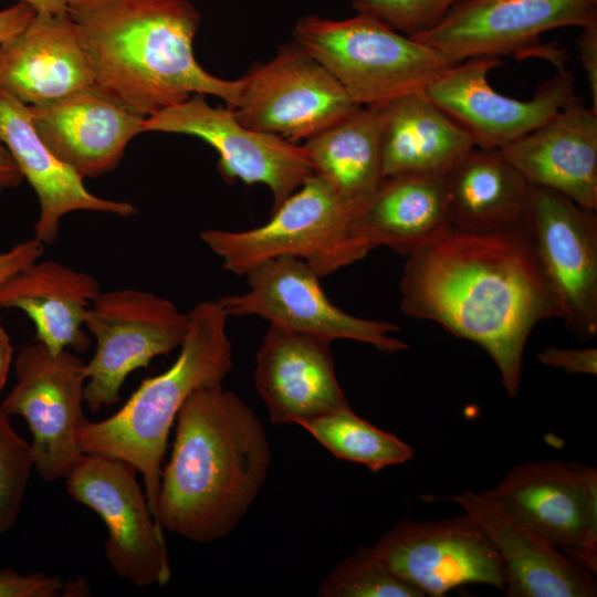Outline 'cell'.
<instances>
[{
	"label": "cell",
	"instance_id": "f1b7e54d",
	"mask_svg": "<svg viewBox=\"0 0 597 597\" xmlns=\"http://www.w3.org/2000/svg\"><path fill=\"white\" fill-rule=\"evenodd\" d=\"M300 427L334 457L364 464L371 472L406 463L415 455L408 443L359 417L350 406L307 420Z\"/></svg>",
	"mask_w": 597,
	"mask_h": 597
},
{
	"label": "cell",
	"instance_id": "d6986e66",
	"mask_svg": "<svg viewBox=\"0 0 597 597\" xmlns=\"http://www.w3.org/2000/svg\"><path fill=\"white\" fill-rule=\"evenodd\" d=\"M32 124L52 155L82 179L113 170L128 143L143 133L144 116L94 84L29 105Z\"/></svg>",
	"mask_w": 597,
	"mask_h": 597
},
{
	"label": "cell",
	"instance_id": "44dd1931",
	"mask_svg": "<svg viewBox=\"0 0 597 597\" xmlns=\"http://www.w3.org/2000/svg\"><path fill=\"white\" fill-rule=\"evenodd\" d=\"M499 150L532 186L597 209V113L579 96Z\"/></svg>",
	"mask_w": 597,
	"mask_h": 597
},
{
	"label": "cell",
	"instance_id": "f546056e",
	"mask_svg": "<svg viewBox=\"0 0 597 597\" xmlns=\"http://www.w3.org/2000/svg\"><path fill=\"white\" fill-rule=\"evenodd\" d=\"M321 597H423L396 577L376 556L373 546H359L321 582Z\"/></svg>",
	"mask_w": 597,
	"mask_h": 597
},
{
	"label": "cell",
	"instance_id": "8992f818",
	"mask_svg": "<svg viewBox=\"0 0 597 597\" xmlns=\"http://www.w3.org/2000/svg\"><path fill=\"white\" fill-rule=\"evenodd\" d=\"M352 207L322 177L313 174L262 226L242 231L206 229L200 239L222 266L245 275L277 258H296L320 277L364 259L371 250L350 233Z\"/></svg>",
	"mask_w": 597,
	"mask_h": 597
},
{
	"label": "cell",
	"instance_id": "9a60e30c",
	"mask_svg": "<svg viewBox=\"0 0 597 597\" xmlns=\"http://www.w3.org/2000/svg\"><path fill=\"white\" fill-rule=\"evenodd\" d=\"M373 549L396 577L423 596L441 597L469 584L504 589L499 555L464 512L437 521H401Z\"/></svg>",
	"mask_w": 597,
	"mask_h": 597
},
{
	"label": "cell",
	"instance_id": "d590c367",
	"mask_svg": "<svg viewBox=\"0 0 597 597\" xmlns=\"http://www.w3.org/2000/svg\"><path fill=\"white\" fill-rule=\"evenodd\" d=\"M578 38L579 60L585 70L593 101L591 109L597 113V22L582 28Z\"/></svg>",
	"mask_w": 597,
	"mask_h": 597
},
{
	"label": "cell",
	"instance_id": "d4e9b609",
	"mask_svg": "<svg viewBox=\"0 0 597 597\" xmlns=\"http://www.w3.org/2000/svg\"><path fill=\"white\" fill-rule=\"evenodd\" d=\"M443 187L452 229L528 228L533 186L499 149L472 148L443 172Z\"/></svg>",
	"mask_w": 597,
	"mask_h": 597
},
{
	"label": "cell",
	"instance_id": "484cf974",
	"mask_svg": "<svg viewBox=\"0 0 597 597\" xmlns=\"http://www.w3.org/2000/svg\"><path fill=\"white\" fill-rule=\"evenodd\" d=\"M97 280L62 263L40 259L0 284V306L18 308L35 327V339L52 354L87 350L82 331L88 307L100 294Z\"/></svg>",
	"mask_w": 597,
	"mask_h": 597
},
{
	"label": "cell",
	"instance_id": "9c48e42d",
	"mask_svg": "<svg viewBox=\"0 0 597 597\" xmlns=\"http://www.w3.org/2000/svg\"><path fill=\"white\" fill-rule=\"evenodd\" d=\"M482 493L597 574L596 467L561 459L527 461Z\"/></svg>",
	"mask_w": 597,
	"mask_h": 597
},
{
	"label": "cell",
	"instance_id": "83f0119b",
	"mask_svg": "<svg viewBox=\"0 0 597 597\" xmlns=\"http://www.w3.org/2000/svg\"><path fill=\"white\" fill-rule=\"evenodd\" d=\"M303 147L313 174L325 179L353 211L384 179L375 105L358 107L306 139Z\"/></svg>",
	"mask_w": 597,
	"mask_h": 597
},
{
	"label": "cell",
	"instance_id": "4fadbf2b",
	"mask_svg": "<svg viewBox=\"0 0 597 597\" xmlns=\"http://www.w3.org/2000/svg\"><path fill=\"white\" fill-rule=\"evenodd\" d=\"M597 22V0H462L433 28L411 35L454 62L474 56H543L563 65L540 36L564 27ZM410 36V35H409Z\"/></svg>",
	"mask_w": 597,
	"mask_h": 597
},
{
	"label": "cell",
	"instance_id": "836d02e7",
	"mask_svg": "<svg viewBox=\"0 0 597 597\" xmlns=\"http://www.w3.org/2000/svg\"><path fill=\"white\" fill-rule=\"evenodd\" d=\"M542 365L562 369L569 374L596 375L597 349L546 347L537 355Z\"/></svg>",
	"mask_w": 597,
	"mask_h": 597
},
{
	"label": "cell",
	"instance_id": "7402d4cb",
	"mask_svg": "<svg viewBox=\"0 0 597 597\" xmlns=\"http://www.w3.org/2000/svg\"><path fill=\"white\" fill-rule=\"evenodd\" d=\"M0 142L15 160L24 180L34 190L40 212L34 223V238L53 243L62 218L73 211H95L130 217L134 205L95 196L83 179L56 159L38 135L29 105L0 88Z\"/></svg>",
	"mask_w": 597,
	"mask_h": 597
},
{
	"label": "cell",
	"instance_id": "5bb4252c",
	"mask_svg": "<svg viewBox=\"0 0 597 597\" xmlns=\"http://www.w3.org/2000/svg\"><path fill=\"white\" fill-rule=\"evenodd\" d=\"M205 96L193 94L146 117L143 132L184 134L205 140L219 155L222 178L227 182L265 185L274 211L313 175L303 145L249 128L231 108L213 107Z\"/></svg>",
	"mask_w": 597,
	"mask_h": 597
},
{
	"label": "cell",
	"instance_id": "7c38bea8",
	"mask_svg": "<svg viewBox=\"0 0 597 597\" xmlns=\"http://www.w3.org/2000/svg\"><path fill=\"white\" fill-rule=\"evenodd\" d=\"M248 290L218 298L228 316H258L294 332L327 341L352 339L394 354L408 345L389 322L350 315L326 296L320 275L304 261L282 256L245 273Z\"/></svg>",
	"mask_w": 597,
	"mask_h": 597
},
{
	"label": "cell",
	"instance_id": "3957f363",
	"mask_svg": "<svg viewBox=\"0 0 597 597\" xmlns=\"http://www.w3.org/2000/svg\"><path fill=\"white\" fill-rule=\"evenodd\" d=\"M66 13L93 84L128 109L149 117L193 94L237 106L240 80L217 77L196 60L201 15L189 0H69Z\"/></svg>",
	"mask_w": 597,
	"mask_h": 597
},
{
	"label": "cell",
	"instance_id": "ba28073f",
	"mask_svg": "<svg viewBox=\"0 0 597 597\" xmlns=\"http://www.w3.org/2000/svg\"><path fill=\"white\" fill-rule=\"evenodd\" d=\"M136 473L122 460L83 453L65 478L66 491L105 523V556L117 576L137 587L164 586L171 577L164 530Z\"/></svg>",
	"mask_w": 597,
	"mask_h": 597
},
{
	"label": "cell",
	"instance_id": "ab89813d",
	"mask_svg": "<svg viewBox=\"0 0 597 597\" xmlns=\"http://www.w3.org/2000/svg\"><path fill=\"white\" fill-rule=\"evenodd\" d=\"M30 6L38 14L65 15L69 0H18Z\"/></svg>",
	"mask_w": 597,
	"mask_h": 597
},
{
	"label": "cell",
	"instance_id": "603a6c76",
	"mask_svg": "<svg viewBox=\"0 0 597 597\" xmlns=\"http://www.w3.org/2000/svg\"><path fill=\"white\" fill-rule=\"evenodd\" d=\"M93 84L88 57L65 15L38 14L0 43V88L34 105Z\"/></svg>",
	"mask_w": 597,
	"mask_h": 597
},
{
	"label": "cell",
	"instance_id": "cb8c5ba5",
	"mask_svg": "<svg viewBox=\"0 0 597 597\" xmlns=\"http://www.w3.org/2000/svg\"><path fill=\"white\" fill-rule=\"evenodd\" d=\"M449 222L443 172L385 177L350 218V233L370 249L385 245L409 255L439 239Z\"/></svg>",
	"mask_w": 597,
	"mask_h": 597
},
{
	"label": "cell",
	"instance_id": "ffe728a7",
	"mask_svg": "<svg viewBox=\"0 0 597 597\" xmlns=\"http://www.w3.org/2000/svg\"><path fill=\"white\" fill-rule=\"evenodd\" d=\"M483 531L501 561L510 597H595V574L516 520L482 492L444 498Z\"/></svg>",
	"mask_w": 597,
	"mask_h": 597
},
{
	"label": "cell",
	"instance_id": "7a4b0ae2",
	"mask_svg": "<svg viewBox=\"0 0 597 597\" xmlns=\"http://www.w3.org/2000/svg\"><path fill=\"white\" fill-rule=\"evenodd\" d=\"M270 464L265 428L238 395L222 385L195 390L177 415L161 470L159 525L195 543L227 536L256 499Z\"/></svg>",
	"mask_w": 597,
	"mask_h": 597
},
{
	"label": "cell",
	"instance_id": "e0dca14e",
	"mask_svg": "<svg viewBox=\"0 0 597 597\" xmlns=\"http://www.w3.org/2000/svg\"><path fill=\"white\" fill-rule=\"evenodd\" d=\"M528 230L561 318L579 338L596 336V210L558 191L533 186Z\"/></svg>",
	"mask_w": 597,
	"mask_h": 597
},
{
	"label": "cell",
	"instance_id": "8d00e7d4",
	"mask_svg": "<svg viewBox=\"0 0 597 597\" xmlns=\"http://www.w3.org/2000/svg\"><path fill=\"white\" fill-rule=\"evenodd\" d=\"M34 15L35 11L22 2L0 10V43L19 33Z\"/></svg>",
	"mask_w": 597,
	"mask_h": 597
},
{
	"label": "cell",
	"instance_id": "2e32d148",
	"mask_svg": "<svg viewBox=\"0 0 597 597\" xmlns=\"http://www.w3.org/2000/svg\"><path fill=\"white\" fill-rule=\"evenodd\" d=\"M502 62L474 56L448 69L425 93L459 123L475 147L500 149L534 130L577 95L573 74L563 65L541 83L531 100H516L493 90L489 73Z\"/></svg>",
	"mask_w": 597,
	"mask_h": 597
},
{
	"label": "cell",
	"instance_id": "4dcf8cb0",
	"mask_svg": "<svg viewBox=\"0 0 597 597\" xmlns=\"http://www.w3.org/2000/svg\"><path fill=\"white\" fill-rule=\"evenodd\" d=\"M33 469L31 443L17 433L0 408V534L14 526Z\"/></svg>",
	"mask_w": 597,
	"mask_h": 597
},
{
	"label": "cell",
	"instance_id": "52a82bcc",
	"mask_svg": "<svg viewBox=\"0 0 597 597\" xmlns=\"http://www.w3.org/2000/svg\"><path fill=\"white\" fill-rule=\"evenodd\" d=\"M84 325L96 338V352L85 364L84 402L92 412L119 401L127 376L184 343L189 315L171 301L148 291L100 292Z\"/></svg>",
	"mask_w": 597,
	"mask_h": 597
},
{
	"label": "cell",
	"instance_id": "4316f807",
	"mask_svg": "<svg viewBox=\"0 0 597 597\" xmlns=\"http://www.w3.org/2000/svg\"><path fill=\"white\" fill-rule=\"evenodd\" d=\"M383 176L442 174L475 147L472 136L425 91L375 105Z\"/></svg>",
	"mask_w": 597,
	"mask_h": 597
},
{
	"label": "cell",
	"instance_id": "8fae6325",
	"mask_svg": "<svg viewBox=\"0 0 597 597\" xmlns=\"http://www.w3.org/2000/svg\"><path fill=\"white\" fill-rule=\"evenodd\" d=\"M14 369L15 385L0 408L25 419L36 473L46 482L65 479L83 454L76 430L85 418V364L67 349L52 354L35 339L20 349Z\"/></svg>",
	"mask_w": 597,
	"mask_h": 597
},
{
	"label": "cell",
	"instance_id": "30bf717a",
	"mask_svg": "<svg viewBox=\"0 0 597 597\" xmlns=\"http://www.w3.org/2000/svg\"><path fill=\"white\" fill-rule=\"evenodd\" d=\"M240 80L238 121L295 143L308 139L355 112L343 86L293 40Z\"/></svg>",
	"mask_w": 597,
	"mask_h": 597
},
{
	"label": "cell",
	"instance_id": "1f68e13d",
	"mask_svg": "<svg viewBox=\"0 0 597 597\" xmlns=\"http://www.w3.org/2000/svg\"><path fill=\"white\" fill-rule=\"evenodd\" d=\"M462 0H353L358 13L373 15L395 30L416 35L438 24Z\"/></svg>",
	"mask_w": 597,
	"mask_h": 597
},
{
	"label": "cell",
	"instance_id": "277c9868",
	"mask_svg": "<svg viewBox=\"0 0 597 597\" xmlns=\"http://www.w3.org/2000/svg\"><path fill=\"white\" fill-rule=\"evenodd\" d=\"M188 315V332L175 363L164 373L144 379L116 413L102 421L84 418L76 430L83 453L122 460L143 475L145 494L159 527L157 502L170 428L195 390L221 386L232 367L229 316L220 302L201 301Z\"/></svg>",
	"mask_w": 597,
	"mask_h": 597
},
{
	"label": "cell",
	"instance_id": "d6a6232c",
	"mask_svg": "<svg viewBox=\"0 0 597 597\" xmlns=\"http://www.w3.org/2000/svg\"><path fill=\"white\" fill-rule=\"evenodd\" d=\"M74 597L75 583L65 584L59 576L34 572L21 574L12 568L0 570V597Z\"/></svg>",
	"mask_w": 597,
	"mask_h": 597
},
{
	"label": "cell",
	"instance_id": "e575fe53",
	"mask_svg": "<svg viewBox=\"0 0 597 597\" xmlns=\"http://www.w3.org/2000/svg\"><path fill=\"white\" fill-rule=\"evenodd\" d=\"M44 252V244L36 238L20 242L8 251L0 252V284L38 261Z\"/></svg>",
	"mask_w": 597,
	"mask_h": 597
},
{
	"label": "cell",
	"instance_id": "f35d334b",
	"mask_svg": "<svg viewBox=\"0 0 597 597\" xmlns=\"http://www.w3.org/2000/svg\"><path fill=\"white\" fill-rule=\"evenodd\" d=\"M13 347L6 329L0 323V395L8 379L12 363Z\"/></svg>",
	"mask_w": 597,
	"mask_h": 597
},
{
	"label": "cell",
	"instance_id": "5b68a950",
	"mask_svg": "<svg viewBox=\"0 0 597 597\" xmlns=\"http://www.w3.org/2000/svg\"><path fill=\"white\" fill-rule=\"evenodd\" d=\"M292 38L359 106L425 91L458 63L366 13L344 20L306 15Z\"/></svg>",
	"mask_w": 597,
	"mask_h": 597
},
{
	"label": "cell",
	"instance_id": "74e56055",
	"mask_svg": "<svg viewBox=\"0 0 597 597\" xmlns=\"http://www.w3.org/2000/svg\"><path fill=\"white\" fill-rule=\"evenodd\" d=\"M24 180L15 160L7 147L0 142V193L18 187Z\"/></svg>",
	"mask_w": 597,
	"mask_h": 597
},
{
	"label": "cell",
	"instance_id": "6da1fadb",
	"mask_svg": "<svg viewBox=\"0 0 597 597\" xmlns=\"http://www.w3.org/2000/svg\"><path fill=\"white\" fill-rule=\"evenodd\" d=\"M399 287L406 315L480 345L512 398L520 391L533 328L562 317L528 228L451 229L407 255Z\"/></svg>",
	"mask_w": 597,
	"mask_h": 597
},
{
	"label": "cell",
	"instance_id": "ac0fdd59",
	"mask_svg": "<svg viewBox=\"0 0 597 597\" xmlns=\"http://www.w3.org/2000/svg\"><path fill=\"white\" fill-rule=\"evenodd\" d=\"M331 341L270 324L255 355L254 385L275 425H297L349 407Z\"/></svg>",
	"mask_w": 597,
	"mask_h": 597
}]
</instances>
